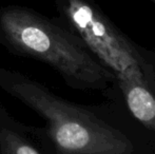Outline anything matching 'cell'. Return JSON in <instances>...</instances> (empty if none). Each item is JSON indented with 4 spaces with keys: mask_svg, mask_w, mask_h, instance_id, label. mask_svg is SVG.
<instances>
[{
    "mask_svg": "<svg viewBox=\"0 0 155 154\" xmlns=\"http://www.w3.org/2000/svg\"><path fill=\"white\" fill-rule=\"evenodd\" d=\"M64 27L78 36L87 49L118 80H135L148 86L147 66L134 45L88 0H55Z\"/></svg>",
    "mask_w": 155,
    "mask_h": 154,
    "instance_id": "3957f363",
    "label": "cell"
},
{
    "mask_svg": "<svg viewBox=\"0 0 155 154\" xmlns=\"http://www.w3.org/2000/svg\"><path fill=\"white\" fill-rule=\"evenodd\" d=\"M154 1H155V0H154Z\"/></svg>",
    "mask_w": 155,
    "mask_h": 154,
    "instance_id": "8992f818",
    "label": "cell"
},
{
    "mask_svg": "<svg viewBox=\"0 0 155 154\" xmlns=\"http://www.w3.org/2000/svg\"><path fill=\"white\" fill-rule=\"evenodd\" d=\"M0 154H58L43 127L17 120L0 101Z\"/></svg>",
    "mask_w": 155,
    "mask_h": 154,
    "instance_id": "277c9868",
    "label": "cell"
},
{
    "mask_svg": "<svg viewBox=\"0 0 155 154\" xmlns=\"http://www.w3.org/2000/svg\"><path fill=\"white\" fill-rule=\"evenodd\" d=\"M127 105L137 120L155 131V98L147 84L135 80H118Z\"/></svg>",
    "mask_w": 155,
    "mask_h": 154,
    "instance_id": "5b68a950",
    "label": "cell"
},
{
    "mask_svg": "<svg viewBox=\"0 0 155 154\" xmlns=\"http://www.w3.org/2000/svg\"><path fill=\"white\" fill-rule=\"evenodd\" d=\"M0 44L12 54L49 64L74 89H101L113 78L78 36L30 8H0Z\"/></svg>",
    "mask_w": 155,
    "mask_h": 154,
    "instance_id": "6da1fadb",
    "label": "cell"
},
{
    "mask_svg": "<svg viewBox=\"0 0 155 154\" xmlns=\"http://www.w3.org/2000/svg\"><path fill=\"white\" fill-rule=\"evenodd\" d=\"M0 89L45 119L43 128L58 154L132 153L133 145L124 133L19 71L0 67Z\"/></svg>",
    "mask_w": 155,
    "mask_h": 154,
    "instance_id": "7a4b0ae2",
    "label": "cell"
}]
</instances>
